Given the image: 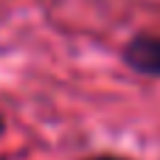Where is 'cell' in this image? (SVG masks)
Wrapping results in <instances>:
<instances>
[{
	"label": "cell",
	"instance_id": "obj_1",
	"mask_svg": "<svg viewBox=\"0 0 160 160\" xmlns=\"http://www.w3.org/2000/svg\"><path fill=\"white\" fill-rule=\"evenodd\" d=\"M124 65L141 76L160 79V34H138L124 45Z\"/></svg>",
	"mask_w": 160,
	"mask_h": 160
},
{
	"label": "cell",
	"instance_id": "obj_2",
	"mask_svg": "<svg viewBox=\"0 0 160 160\" xmlns=\"http://www.w3.org/2000/svg\"><path fill=\"white\" fill-rule=\"evenodd\" d=\"M87 160H127V158H118V155H96V158H87Z\"/></svg>",
	"mask_w": 160,
	"mask_h": 160
},
{
	"label": "cell",
	"instance_id": "obj_3",
	"mask_svg": "<svg viewBox=\"0 0 160 160\" xmlns=\"http://www.w3.org/2000/svg\"><path fill=\"white\" fill-rule=\"evenodd\" d=\"M6 132V121H3V115H0V135Z\"/></svg>",
	"mask_w": 160,
	"mask_h": 160
}]
</instances>
